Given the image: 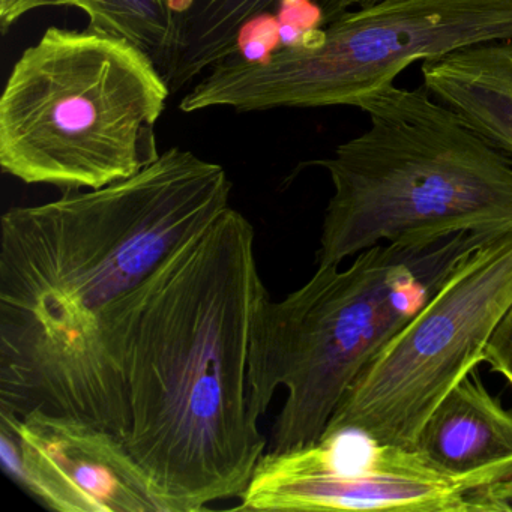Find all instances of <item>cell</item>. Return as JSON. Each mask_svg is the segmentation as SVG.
Here are the masks:
<instances>
[{"label": "cell", "instance_id": "obj_9", "mask_svg": "<svg viewBox=\"0 0 512 512\" xmlns=\"http://www.w3.org/2000/svg\"><path fill=\"white\" fill-rule=\"evenodd\" d=\"M8 475L58 512H169L119 434L71 416L0 407Z\"/></svg>", "mask_w": 512, "mask_h": 512}, {"label": "cell", "instance_id": "obj_10", "mask_svg": "<svg viewBox=\"0 0 512 512\" xmlns=\"http://www.w3.org/2000/svg\"><path fill=\"white\" fill-rule=\"evenodd\" d=\"M412 451L434 472L476 490L505 481L512 478V409L472 371L434 407Z\"/></svg>", "mask_w": 512, "mask_h": 512}, {"label": "cell", "instance_id": "obj_1", "mask_svg": "<svg viewBox=\"0 0 512 512\" xmlns=\"http://www.w3.org/2000/svg\"><path fill=\"white\" fill-rule=\"evenodd\" d=\"M220 164L181 148L131 178L0 220V407L124 439L122 335L146 284L230 208Z\"/></svg>", "mask_w": 512, "mask_h": 512}, {"label": "cell", "instance_id": "obj_13", "mask_svg": "<svg viewBox=\"0 0 512 512\" xmlns=\"http://www.w3.org/2000/svg\"><path fill=\"white\" fill-rule=\"evenodd\" d=\"M88 16V28L133 44L166 76L175 49L172 0H59Z\"/></svg>", "mask_w": 512, "mask_h": 512}, {"label": "cell", "instance_id": "obj_4", "mask_svg": "<svg viewBox=\"0 0 512 512\" xmlns=\"http://www.w3.org/2000/svg\"><path fill=\"white\" fill-rule=\"evenodd\" d=\"M484 241L461 235L427 250L377 245L356 254L347 268H317L281 301L268 296L254 320L248 394L260 418L275 391H287L272 451L320 440L365 365L409 322L458 257Z\"/></svg>", "mask_w": 512, "mask_h": 512}, {"label": "cell", "instance_id": "obj_5", "mask_svg": "<svg viewBox=\"0 0 512 512\" xmlns=\"http://www.w3.org/2000/svg\"><path fill=\"white\" fill-rule=\"evenodd\" d=\"M172 89L151 58L86 28H50L0 98V167L25 184L97 190L154 163Z\"/></svg>", "mask_w": 512, "mask_h": 512}, {"label": "cell", "instance_id": "obj_12", "mask_svg": "<svg viewBox=\"0 0 512 512\" xmlns=\"http://www.w3.org/2000/svg\"><path fill=\"white\" fill-rule=\"evenodd\" d=\"M422 85L512 158V38L421 65Z\"/></svg>", "mask_w": 512, "mask_h": 512}, {"label": "cell", "instance_id": "obj_6", "mask_svg": "<svg viewBox=\"0 0 512 512\" xmlns=\"http://www.w3.org/2000/svg\"><path fill=\"white\" fill-rule=\"evenodd\" d=\"M512 38V0H385L353 8L265 58L239 53L184 95V113L209 109H359L416 62Z\"/></svg>", "mask_w": 512, "mask_h": 512}, {"label": "cell", "instance_id": "obj_3", "mask_svg": "<svg viewBox=\"0 0 512 512\" xmlns=\"http://www.w3.org/2000/svg\"><path fill=\"white\" fill-rule=\"evenodd\" d=\"M359 110L367 130L316 161L334 188L317 268L377 245L427 250L461 235L512 232V158L457 110L424 85L395 83Z\"/></svg>", "mask_w": 512, "mask_h": 512}, {"label": "cell", "instance_id": "obj_7", "mask_svg": "<svg viewBox=\"0 0 512 512\" xmlns=\"http://www.w3.org/2000/svg\"><path fill=\"white\" fill-rule=\"evenodd\" d=\"M512 307V232L464 251L439 286L356 377L322 437L412 451L425 419L484 362ZM320 437V439H322Z\"/></svg>", "mask_w": 512, "mask_h": 512}, {"label": "cell", "instance_id": "obj_2", "mask_svg": "<svg viewBox=\"0 0 512 512\" xmlns=\"http://www.w3.org/2000/svg\"><path fill=\"white\" fill-rule=\"evenodd\" d=\"M254 239L230 206L146 284L125 325L122 440L169 512L241 496L265 454L248 394L254 320L269 296Z\"/></svg>", "mask_w": 512, "mask_h": 512}, {"label": "cell", "instance_id": "obj_15", "mask_svg": "<svg viewBox=\"0 0 512 512\" xmlns=\"http://www.w3.org/2000/svg\"><path fill=\"white\" fill-rule=\"evenodd\" d=\"M59 7V0H0V29L7 34L20 19L32 11Z\"/></svg>", "mask_w": 512, "mask_h": 512}, {"label": "cell", "instance_id": "obj_14", "mask_svg": "<svg viewBox=\"0 0 512 512\" xmlns=\"http://www.w3.org/2000/svg\"><path fill=\"white\" fill-rule=\"evenodd\" d=\"M484 362L491 373L499 374L512 388V307L488 341Z\"/></svg>", "mask_w": 512, "mask_h": 512}, {"label": "cell", "instance_id": "obj_16", "mask_svg": "<svg viewBox=\"0 0 512 512\" xmlns=\"http://www.w3.org/2000/svg\"><path fill=\"white\" fill-rule=\"evenodd\" d=\"M491 512H512V478L494 482L482 490Z\"/></svg>", "mask_w": 512, "mask_h": 512}, {"label": "cell", "instance_id": "obj_8", "mask_svg": "<svg viewBox=\"0 0 512 512\" xmlns=\"http://www.w3.org/2000/svg\"><path fill=\"white\" fill-rule=\"evenodd\" d=\"M476 488L425 466L413 451L370 445L349 464L334 437L262 455L241 511L485 512Z\"/></svg>", "mask_w": 512, "mask_h": 512}, {"label": "cell", "instance_id": "obj_17", "mask_svg": "<svg viewBox=\"0 0 512 512\" xmlns=\"http://www.w3.org/2000/svg\"><path fill=\"white\" fill-rule=\"evenodd\" d=\"M382 2H385V0H350V10L373 7V5L382 4Z\"/></svg>", "mask_w": 512, "mask_h": 512}, {"label": "cell", "instance_id": "obj_11", "mask_svg": "<svg viewBox=\"0 0 512 512\" xmlns=\"http://www.w3.org/2000/svg\"><path fill=\"white\" fill-rule=\"evenodd\" d=\"M319 26L350 11V0H307ZM284 0H172L175 49L166 71L172 92L197 82L206 71L236 55L251 23L278 13Z\"/></svg>", "mask_w": 512, "mask_h": 512}]
</instances>
